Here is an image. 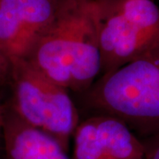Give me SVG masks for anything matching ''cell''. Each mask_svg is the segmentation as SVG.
<instances>
[{"label": "cell", "instance_id": "obj_3", "mask_svg": "<svg viewBox=\"0 0 159 159\" xmlns=\"http://www.w3.org/2000/svg\"><path fill=\"white\" fill-rule=\"evenodd\" d=\"M11 66L9 107L24 122L51 134L69 151L70 142L80 121L69 90L26 59L14 60Z\"/></svg>", "mask_w": 159, "mask_h": 159}, {"label": "cell", "instance_id": "obj_6", "mask_svg": "<svg viewBox=\"0 0 159 159\" xmlns=\"http://www.w3.org/2000/svg\"><path fill=\"white\" fill-rule=\"evenodd\" d=\"M71 159H144L141 138L123 121L96 113L80 121L73 139Z\"/></svg>", "mask_w": 159, "mask_h": 159}, {"label": "cell", "instance_id": "obj_9", "mask_svg": "<svg viewBox=\"0 0 159 159\" xmlns=\"http://www.w3.org/2000/svg\"><path fill=\"white\" fill-rule=\"evenodd\" d=\"M11 62L0 49V87L9 84L11 77Z\"/></svg>", "mask_w": 159, "mask_h": 159}, {"label": "cell", "instance_id": "obj_4", "mask_svg": "<svg viewBox=\"0 0 159 159\" xmlns=\"http://www.w3.org/2000/svg\"><path fill=\"white\" fill-rule=\"evenodd\" d=\"M101 75L130 62L159 42L153 0H96Z\"/></svg>", "mask_w": 159, "mask_h": 159}, {"label": "cell", "instance_id": "obj_10", "mask_svg": "<svg viewBox=\"0 0 159 159\" xmlns=\"http://www.w3.org/2000/svg\"><path fill=\"white\" fill-rule=\"evenodd\" d=\"M5 111L6 106L0 101V146L2 145V137H3V126H4V120H5Z\"/></svg>", "mask_w": 159, "mask_h": 159}, {"label": "cell", "instance_id": "obj_5", "mask_svg": "<svg viewBox=\"0 0 159 159\" xmlns=\"http://www.w3.org/2000/svg\"><path fill=\"white\" fill-rule=\"evenodd\" d=\"M62 0H0V49L10 62L26 59L53 22Z\"/></svg>", "mask_w": 159, "mask_h": 159}, {"label": "cell", "instance_id": "obj_2", "mask_svg": "<svg viewBox=\"0 0 159 159\" xmlns=\"http://www.w3.org/2000/svg\"><path fill=\"white\" fill-rule=\"evenodd\" d=\"M86 106L123 121L142 139L159 133V42L100 75L84 92Z\"/></svg>", "mask_w": 159, "mask_h": 159}, {"label": "cell", "instance_id": "obj_7", "mask_svg": "<svg viewBox=\"0 0 159 159\" xmlns=\"http://www.w3.org/2000/svg\"><path fill=\"white\" fill-rule=\"evenodd\" d=\"M2 145L6 159H71L57 139L27 124L6 107Z\"/></svg>", "mask_w": 159, "mask_h": 159}, {"label": "cell", "instance_id": "obj_1", "mask_svg": "<svg viewBox=\"0 0 159 159\" xmlns=\"http://www.w3.org/2000/svg\"><path fill=\"white\" fill-rule=\"evenodd\" d=\"M97 19L96 0H62L26 60L67 90L84 93L102 71Z\"/></svg>", "mask_w": 159, "mask_h": 159}, {"label": "cell", "instance_id": "obj_8", "mask_svg": "<svg viewBox=\"0 0 159 159\" xmlns=\"http://www.w3.org/2000/svg\"><path fill=\"white\" fill-rule=\"evenodd\" d=\"M142 140L144 145V159H159V133Z\"/></svg>", "mask_w": 159, "mask_h": 159}]
</instances>
